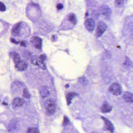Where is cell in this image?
<instances>
[{
  "label": "cell",
  "instance_id": "14",
  "mask_svg": "<svg viewBox=\"0 0 133 133\" xmlns=\"http://www.w3.org/2000/svg\"><path fill=\"white\" fill-rule=\"evenodd\" d=\"M25 101L20 98H15L13 101V104L16 107H20L24 104Z\"/></svg>",
  "mask_w": 133,
  "mask_h": 133
},
{
  "label": "cell",
  "instance_id": "3",
  "mask_svg": "<svg viewBox=\"0 0 133 133\" xmlns=\"http://www.w3.org/2000/svg\"><path fill=\"white\" fill-rule=\"evenodd\" d=\"M107 29V26L104 23L100 22L97 26L96 30V34L97 37H99L103 34Z\"/></svg>",
  "mask_w": 133,
  "mask_h": 133
},
{
  "label": "cell",
  "instance_id": "12",
  "mask_svg": "<svg viewBox=\"0 0 133 133\" xmlns=\"http://www.w3.org/2000/svg\"><path fill=\"white\" fill-rule=\"evenodd\" d=\"M124 99L128 102L133 103V94L129 92H125L123 96Z\"/></svg>",
  "mask_w": 133,
  "mask_h": 133
},
{
  "label": "cell",
  "instance_id": "24",
  "mask_svg": "<svg viewBox=\"0 0 133 133\" xmlns=\"http://www.w3.org/2000/svg\"><path fill=\"white\" fill-rule=\"evenodd\" d=\"M56 8H57L58 10H61V9H62L63 8V6L61 4L59 3L57 4V6H56Z\"/></svg>",
  "mask_w": 133,
  "mask_h": 133
},
{
  "label": "cell",
  "instance_id": "23",
  "mask_svg": "<svg viewBox=\"0 0 133 133\" xmlns=\"http://www.w3.org/2000/svg\"><path fill=\"white\" fill-rule=\"evenodd\" d=\"M69 122V120L67 117H64V121H63V125L64 126L66 125H68Z\"/></svg>",
  "mask_w": 133,
  "mask_h": 133
},
{
  "label": "cell",
  "instance_id": "15",
  "mask_svg": "<svg viewBox=\"0 0 133 133\" xmlns=\"http://www.w3.org/2000/svg\"><path fill=\"white\" fill-rule=\"evenodd\" d=\"M11 55L13 57L14 62L16 64L20 61V59L19 55L17 53L14 52H12L11 53Z\"/></svg>",
  "mask_w": 133,
  "mask_h": 133
},
{
  "label": "cell",
  "instance_id": "27",
  "mask_svg": "<svg viewBox=\"0 0 133 133\" xmlns=\"http://www.w3.org/2000/svg\"><path fill=\"white\" fill-rule=\"evenodd\" d=\"M20 45L21 46L24 47H26L25 43L24 41H21Z\"/></svg>",
  "mask_w": 133,
  "mask_h": 133
},
{
  "label": "cell",
  "instance_id": "26",
  "mask_svg": "<svg viewBox=\"0 0 133 133\" xmlns=\"http://www.w3.org/2000/svg\"><path fill=\"white\" fill-rule=\"evenodd\" d=\"M10 40L12 43H14L16 44H18L19 43V42L16 41L14 39L11 38L10 39Z\"/></svg>",
  "mask_w": 133,
  "mask_h": 133
},
{
  "label": "cell",
  "instance_id": "18",
  "mask_svg": "<svg viewBox=\"0 0 133 133\" xmlns=\"http://www.w3.org/2000/svg\"><path fill=\"white\" fill-rule=\"evenodd\" d=\"M124 0H115V5L117 7H121L123 4Z\"/></svg>",
  "mask_w": 133,
  "mask_h": 133
},
{
  "label": "cell",
  "instance_id": "5",
  "mask_svg": "<svg viewBox=\"0 0 133 133\" xmlns=\"http://www.w3.org/2000/svg\"><path fill=\"white\" fill-rule=\"evenodd\" d=\"M85 26L86 29L90 31H92L95 26V21L91 18L86 19L85 21Z\"/></svg>",
  "mask_w": 133,
  "mask_h": 133
},
{
  "label": "cell",
  "instance_id": "1",
  "mask_svg": "<svg viewBox=\"0 0 133 133\" xmlns=\"http://www.w3.org/2000/svg\"><path fill=\"white\" fill-rule=\"evenodd\" d=\"M44 106L48 115L51 116L54 114L55 111L56 106L55 103L53 101L47 100L44 103Z\"/></svg>",
  "mask_w": 133,
  "mask_h": 133
},
{
  "label": "cell",
  "instance_id": "21",
  "mask_svg": "<svg viewBox=\"0 0 133 133\" xmlns=\"http://www.w3.org/2000/svg\"><path fill=\"white\" fill-rule=\"evenodd\" d=\"M131 64L130 60L129 58L128 57H126V60L125 61V63L124 64V66H130Z\"/></svg>",
  "mask_w": 133,
  "mask_h": 133
},
{
  "label": "cell",
  "instance_id": "2",
  "mask_svg": "<svg viewBox=\"0 0 133 133\" xmlns=\"http://www.w3.org/2000/svg\"><path fill=\"white\" fill-rule=\"evenodd\" d=\"M109 91L114 95H119L121 93V88L120 85L118 83L112 84L109 88Z\"/></svg>",
  "mask_w": 133,
  "mask_h": 133
},
{
  "label": "cell",
  "instance_id": "28",
  "mask_svg": "<svg viewBox=\"0 0 133 133\" xmlns=\"http://www.w3.org/2000/svg\"><path fill=\"white\" fill-rule=\"evenodd\" d=\"M3 104L4 105H8V104H7V103H3Z\"/></svg>",
  "mask_w": 133,
  "mask_h": 133
},
{
  "label": "cell",
  "instance_id": "4",
  "mask_svg": "<svg viewBox=\"0 0 133 133\" xmlns=\"http://www.w3.org/2000/svg\"><path fill=\"white\" fill-rule=\"evenodd\" d=\"M31 42L32 44L34 46L38 49H41L42 46V39L38 37H33L31 39Z\"/></svg>",
  "mask_w": 133,
  "mask_h": 133
},
{
  "label": "cell",
  "instance_id": "20",
  "mask_svg": "<svg viewBox=\"0 0 133 133\" xmlns=\"http://www.w3.org/2000/svg\"><path fill=\"white\" fill-rule=\"evenodd\" d=\"M23 97L25 98H29L30 97V94L28 91L25 89L23 91Z\"/></svg>",
  "mask_w": 133,
  "mask_h": 133
},
{
  "label": "cell",
  "instance_id": "16",
  "mask_svg": "<svg viewBox=\"0 0 133 133\" xmlns=\"http://www.w3.org/2000/svg\"><path fill=\"white\" fill-rule=\"evenodd\" d=\"M68 20L71 22H72L74 25H76L77 23L76 16L74 14H71V15L68 17Z\"/></svg>",
  "mask_w": 133,
  "mask_h": 133
},
{
  "label": "cell",
  "instance_id": "7",
  "mask_svg": "<svg viewBox=\"0 0 133 133\" xmlns=\"http://www.w3.org/2000/svg\"><path fill=\"white\" fill-rule=\"evenodd\" d=\"M27 66V63L23 61H20L18 63L16 64V68L20 71L25 70Z\"/></svg>",
  "mask_w": 133,
  "mask_h": 133
},
{
  "label": "cell",
  "instance_id": "13",
  "mask_svg": "<svg viewBox=\"0 0 133 133\" xmlns=\"http://www.w3.org/2000/svg\"><path fill=\"white\" fill-rule=\"evenodd\" d=\"M40 93L41 97L43 98L47 97L50 95V92L47 87L46 86H43L41 87Z\"/></svg>",
  "mask_w": 133,
  "mask_h": 133
},
{
  "label": "cell",
  "instance_id": "9",
  "mask_svg": "<svg viewBox=\"0 0 133 133\" xmlns=\"http://www.w3.org/2000/svg\"><path fill=\"white\" fill-rule=\"evenodd\" d=\"M21 27V23H18L16 24L12 29V33L13 34H14L15 36H19L20 33Z\"/></svg>",
  "mask_w": 133,
  "mask_h": 133
},
{
  "label": "cell",
  "instance_id": "6",
  "mask_svg": "<svg viewBox=\"0 0 133 133\" xmlns=\"http://www.w3.org/2000/svg\"><path fill=\"white\" fill-rule=\"evenodd\" d=\"M102 118L105 123L106 130L109 131L110 132H113L114 131V127L112 123H111L110 121L104 117H102Z\"/></svg>",
  "mask_w": 133,
  "mask_h": 133
},
{
  "label": "cell",
  "instance_id": "10",
  "mask_svg": "<svg viewBox=\"0 0 133 133\" xmlns=\"http://www.w3.org/2000/svg\"><path fill=\"white\" fill-rule=\"evenodd\" d=\"M31 62L34 65H38L42 69H45L46 66L44 65V63L42 61L38 60L37 58L36 57L33 58L31 60Z\"/></svg>",
  "mask_w": 133,
  "mask_h": 133
},
{
  "label": "cell",
  "instance_id": "19",
  "mask_svg": "<svg viewBox=\"0 0 133 133\" xmlns=\"http://www.w3.org/2000/svg\"><path fill=\"white\" fill-rule=\"evenodd\" d=\"M27 132L29 133H39V131L36 128H30L28 129Z\"/></svg>",
  "mask_w": 133,
  "mask_h": 133
},
{
  "label": "cell",
  "instance_id": "11",
  "mask_svg": "<svg viewBox=\"0 0 133 133\" xmlns=\"http://www.w3.org/2000/svg\"><path fill=\"white\" fill-rule=\"evenodd\" d=\"M112 109V107L107 102H104L101 107L102 111L104 113L110 112Z\"/></svg>",
  "mask_w": 133,
  "mask_h": 133
},
{
  "label": "cell",
  "instance_id": "29",
  "mask_svg": "<svg viewBox=\"0 0 133 133\" xmlns=\"http://www.w3.org/2000/svg\"><path fill=\"white\" fill-rule=\"evenodd\" d=\"M87 15H88V14H87V13H86V15L87 16Z\"/></svg>",
  "mask_w": 133,
  "mask_h": 133
},
{
  "label": "cell",
  "instance_id": "22",
  "mask_svg": "<svg viewBox=\"0 0 133 133\" xmlns=\"http://www.w3.org/2000/svg\"><path fill=\"white\" fill-rule=\"evenodd\" d=\"M6 10V8L5 6L2 2H0V11H5Z\"/></svg>",
  "mask_w": 133,
  "mask_h": 133
},
{
  "label": "cell",
  "instance_id": "25",
  "mask_svg": "<svg viewBox=\"0 0 133 133\" xmlns=\"http://www.w3.org/2000/svg\"><path fill=\"white\" fill-rule=\"evenodd\" d=\"M39 59H40L41 61H43L45 60L46 59V57L44 55H42L39 57Z\"/></svg>",
  "mask_w": 133,
  "mask_h": 133
},
{
  "label": "cell",
  "instance_id": "17",
  "mask_svg": "<svg viewBox=\"0 0 133 133\" xmlns=\"http://www.w3.org/2000/svg\"><path fill=\"white\" fill-rule=\"evenodd\" d=\"M76 95V93H69L66 96V100L68 105L70 104L73 98Z\"/></svg>",
  "mask_w": 133,
  "mask_h": 133
},
{
  "label": "cell",
  "instance_id": "8",
  "mask_svg": "<svg viewBox=\"0 0 133 133\" xmlns=\"http://www.w3.org/2000/svg\"><path fill=\"white\" fill-rule=\"evenodd\" d=\"M101 11L102 14L107 17H109L112 13V11L111 9L106 6H102L101 8Z\"/></svg>",
  "mask_w": 133,
  "mask_h": 133
}]
</instances>
